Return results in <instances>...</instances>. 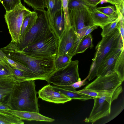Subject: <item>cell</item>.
I'll return each instance as SVG.
<instances>
[{"mask_svg":"<svg viewBox=\"0 0 124 124\" xmlns=\"http://www.w3.org/2000/svg\"><path fill=\"white\" fill-rule=\"evenodd\" d=\"M0 49L7 57L27 67L39 80L46 81L56 70L54 64L55 56L39 58L30 56L20 50L11 41Z\"/></svg>","mask_w":124,"mask_h":124,"instance_id":"6da1fadb","label":"cell"},{"mask_svg":"<svg viewBox=\"0 0 124 124\" xmlns=\"http://www.w3.org/2000/svg\"><path fill=\"white\" fill-rule=\"evenodd\" d=\"M35 87L34 80L16 83L8 103L9 109L39 113Z\"/></svg>","mask_w":124,"mask_h":124,"instance_id":"7a4b0ae2","label":"cell"},{"mask_svg":"<svg viewBox=\"0 0 124 124\" xmlns=\"http://www.w3.org/2000/svg\"><path fill=\"white\" fill-rule=\"evenodd\" d=\"M124 45L119 29L116 28L112 33L102 38L95 47L96 52L88 75L89 81L96 77L97 70L103 59L113 50Z\"/></svg>","mask_w":124,"mask_h":124,"instance_id":"3957f363","label":"cell"},{"mask_svg":"<svg viewBox=\"0 0 124 124\" xmlns=\"http://www.w3.org/2000/svg\"><path fill=\"white\" fill-rule=\"evenodd\" d=\"M33 11L37 15L34 25L21 40L17 43L14 42L21 51L27 46L39 41L52 33L47 11L44 9H34Z\"/></svg>","mask_w":124,"mask_h":124,"instance_id":"277c9868","label":"cell"},{"mask_svg":"<svg viewBox=\"0 0 124 124\" xmlns=\"http://www.w3.org/2000/svg\"><path fill=\"white\" fill-rule=\"evenodd\" d=\"M57 43L58 39L52 32L39 41L26 47L22 51L35 57L55 56L57 54Z\"/></svg>","mask_w":124,"mask_h":124,"instance_id":"5b68a950","label":"cell"},{"mask_svg":"<svg viewBox=\"0 0 124 124\" xmlns=\"http://www.w3.org/2000/svg\"><path fill=\"white\" fill-rule=\"evenodd\" d=\"M78 60L71 61L66 67L56 69L46 80L48 84L66 85L81 80L78 72Z\"/></svg>","mask_w":124,"mask_h":124,"instance_id":"8992f818","label":"cell"},{"mask_svg":"<svg viewBox=\"0 0 124 124\" xmlns=\"http://www.w3.org/2000/svg\"><path fill=\"white\" fill-rule=\"evenodd\" d=\"M32 12L22 3L13 10L6 12L4 18L11 37V41L16 43L18 42L23 20Z\"/></svg>","mask_w":124,"mask_h":124,"instance_id":"52a82bcc","label":"cell"},{"mask_svg":"<svg viewBox=\"0 0 124 124\" xmlns=\"http://www.w3.org/2000/svg\"><path fill=\"white\" fill-rule=\"evenodd\" d=\"M69 15L70 26L76 31L77 38L80 41L88 29L94 25L90 13L87 8H84L69 10Z\"/></svg>","mask_w":124,"mask_h":124,"instance_id":"ba28073f","label":"cell"},{"mask_svg":"<svg viewBox=\"0 0 124 124\" xmlns=\"http://www.w3.org/2000/svg\"><path fill=\"white\" fill-rule=\"evenodd\" d=\"M122 82L119 79L116 73L113 72L104 76L97 77L84 88L96 91L114 90L121 86Z\"/></svg>","mask_w":124,"mask_h":124,"instance_id":"9c48e42d","label":"cell"},{"mask_svg":"<svg viewBox=\"0 0 124 124\" xmlns=\"http://www.w3.org/2000/svg\"><path fill=\"white\" fill-rule=\"evenodd\" d=\"M77 38V33L73 28L71 27L64 31L58 39L56 55L65 54L70 55Z\"/></svg>","mask_w":124,"mask_h":124,"instance_id":"30bf717a","label":"cell"},{"mask_svg":"<svg viewBox=\"0 0 124 124\" xmlns=\"http://www.w3.org/2000/svg\"><path fill=\"white\" fill-rule=\"evenodd\" d=\"M93 99L94 102L92 109L89 117L84 120L86 123H93L110 113L111 104L101 98L94 97Z\"/></svg>","mask_w":124,"mask_h":124,"instance_id":"8fae6325","label":"cell"},{"mask_svg":"<svg viewBox=\"0 0 124 124\" xmlns=\"http://www.w3.org/2000/svg\"><path fill=\"white\" fill-rule=\"evenodd\" d=\"M124 49L122 45L111 51L103 59L97 70L96 77L104 76L114 71L116 61L122 51Z\"/></svg>","mask_w":124,"mask_h":124,"instance_id":"7c38bea8","label":"cell"},{"mask_svg":"<svg viewBox=\"0 0 124 124\" xmlns=\"http://www.w3.org/2000/svg\"><path fill=\"white\" fill-rule=\"evenodd\" d=\"M38 98L42 100L56 104H63L71 99L61 93L54 89L50 84L44 86L38 92Z\"/></svg>","mask_w":124,"mask_h":124,"instance_id":"4fadbf2b","label":"cell"},{"mask_svg":"<svg viewBox=\"0 0 124 124\" xmlns=\"http://www.w3.org/2000/svg\"><path fill=\"white\" fill-rule=\"evenodd\" d=\"M96 7L89 6L87 8L93 22L94 25L102 29L105 25L115 21L118 17L117 11L111 15H105L97 10Z\"/></svg>","mask_w":124,"mask_h":124,"instance_id":"5bb4252c","label":"cell"},{"mask_svg":"<svg viewBox=\"0 0 124 124\" xmlns=\"http://www.w3.org/2000/svg\"><path fill=\"white\" fill-rule=\"evenodd\" d=\"M49 21L51 31L58 39L67 29L63 8L57 13L54 17Z\"/></svg>","mask_w":124,"mask_h":124,"instance_id":"9a60e30c","label":"cell"},{"mask_svg":"<svg viewBox=\"0 0 124 124\" xmlns=\"http://www.w3.org/2000/svg\"><path fill=\"white\" fill-rule=\"evenodd\" d=\"M17 83L12 77L0 79V103L8 104L14 85Z\"/></svg>","mask_w":124,"mask_h":124,"instance_id":"2e32d148","label":"cell"},{"mask_svg":"<svg viewBox=\"0 0 124 124\" xmlns=\"http://www.w3.org/2000/svg\"><path fill=\"white\" fill-rule=\"evenodd\" d=\"M12 114L21 120L52 122L54 119L48 117L35 112L13 110L9 109L3 110Z\"/></svg>","mask_w":124,"mask_h":124,"instance_id":"e0dca14e","label":"cell"},{"mask_svg":"<svg viewBox=\"0 0 124 124\" xmlns=\"http://www.w3.org/2000/svg\"><path fill=\"white\" fill-rule=\"evenodd\" d=\"M55 91L60 92L72 99L85 101L93 99L91 97L78 92L75 89L70 85L58 86L51 85Z\"/></svg>","mask_w":124,"mask_h":124,"instance_id":"ac0fdd59","label":"cell"},{"mask_svg":"<svg viewBox=\"0 0 124 124\" xmlns=\"http://www.w3.org/2000/svg\"><path fill=\"white\" fill-rule=\"evenodd\" d=\"M37 17V13L34 11L25 17L21 28L19 40L17 43L23 38L31 28L34 24Z\"/></svg>","mask_w":124,"mask_h":124,"instance_id":"d6986e66","label":"cell"},{"mask_svg":"<svg viewBox=\"0 0 124 124\" xmlns=\"http://www.w3.org/2000/svg\"><path fill=\"white\" fill-rule=\"evenodd\" d=\"M12 68V77L17 83L29 80H39L34 76L27 72L14 68Z\"/></svg>","mask_w":124,"mask_h":124,"instance_id":"ffe728a7","label":"cell"},{"mask_svg":"<svg viewBox=\"0 0 124 124\" xmlns=\"http://www.w3.org/2000/svg\"><path fill=\"white\" fill-rule=\"evenodd\" d=\"M47 11L50 19H52L57 12L62 8V0H45Z\"/></svg>","mask_w":124,"mask_h":124,"instance_id":"44dd1931","label":"cell"},{"mask_svg":"<svg viewBox=\"0 0 124 124\" xmlns=\"http://www.w3.org/2000/svg\"><path fill=\"white\" fill-rule=\"evenodd\" d=\"M24 122L16 116L3 111H0V124H23Z\"/></svg>","mask_w":124,"mask_h":124,"instance_id":"7402d4cb","label":"cell"},{"mask_svg":"<svg viewBox=\"0 0 124 124\" xmlns=\"http://www.w3.org/2000/svg\"><path fill=\"white\" fill-rule=\"evenodd\" d=\"M123 50L116 62L114 70L117 74L119 79L121 82L124 79V53Z\"/></svg>","mask_w":124,"mask_h":124,"instance_id":"603a6c76","label":"cell"},{"mask_svg":"<svg viewBox=\"0 0 124 124\" xmlns=\"http://www.w3.org/2000/svg\"><path fill=\"white\" fill-rule=\"evenodd\" d=\"M93 46L92 36L90 33L80 40L77 47L76 54L83 53L88 48H92Z\"/></svg>","mask_w":124,"mask_h":124,"instance_id":"cb8c5ba5","label":"cell"},{"mask_svg":"<svg viewBox=\"0 0 124 124\" xmlns=\"http://www.w3.org/2000/svg\"><path fill=\"white\" fill-rule=\"evenodd\" d=\"M72 57L68 54L56 56L54 61L56 69H60L67 66L71 61Z\"/></svg>","mask_w":124,"mask_h":124,"instance_id":"d4e9b609","label":"cell"},{"mask_svg":"<svg viewBox=\"0 0 124 124\" xmlns=\"http://www.w3.org/2000/svg\"><path fill=\"white\" fill-rule=\"evenodd\" d=\"M115 6L117 12L118 17L114 22L105 25L102 28V31L101 34L102 38L112 33L116 28H117V23L119 20L121 14L117 7L116 6Z\"/></svg>","mask_w":124,"mask_h":124,"instance_id":"484cf974","label":"cell"},{"mask_svg":"<svg viewBox=\"0 0 124 124\" xmlns=\"http://www.w3.org/2000/svg\"><path fill=\"white\" fill-rule=\"evenodd\" d=\"M116 90L106 91H96L90 90L84 88L77 91L78 92L90 96L93 98H100L107 95L112 94Z\"/></svg>","mask_w":124,"mask_h":124,"instance_id":"4316f807","label":"cell"},{"mask_svg":"<svg viewBox=\"0 0 124 124\" xmlns=\"http://www.w3.org/2000/svg\"><path fill=\"white\" fill-rule=\"evenodd\" d=\"M91 6L84 0H68L69 10H76L84 8H87Z\"/></svg>","mask_w":124,"mask_h":124,"instance_id":"83f0119b","label":"cell"},{"mask_svg":"<svg viewBox=\"0 0 124 124\" xmlns=\"http://www.w3.org/2000/svg\"><path fill=\"white\" fill-rule=\"evenodd\" d=\"M12 69L8 63H0V78L12 77Z\"/></svg>","mask_w":124,"mask_h":124,"instance_id":"f1b7e54d","label":"cell"},{"mask_svg":"<svg viewBox=\"0 0 124 124\" xmlns=\"http://www.w3.org/2000/svg\"><path fill=\"white\" fill-rule=\"evenodd\" d=\"M29 7L34 9H44L46 8L45 0H23Z\"/></svg>","mask_w":124,"mask_h":124,"instance_id":"f546056e","label":"cell"},{"mask_svg":"<svg viewBox=\"0 0 124 124\" xmlns=\"http://www.w3.org/2000/svg\"><path fill=\"white\" fill-rule=\"evenodd\" d=\"M0 1L4 7L6 12L13 10L22 3L21 0H0Z\"/></svg>","mask_w":124,"mask_h":124,"instance_id":"4dcf8cb0","label":"cell"},{"mask_svg":"<svg viewBox=\"0 0 124 124\" xmlns=\"http://www.w3.org/2000/svg\"><path fill=\"white\" fill-rule=\"evenodd\" d=\"M5 58L8 63L11 67L26 71L35 76L29 69L22 64L10 59L6 56Z\"/></svg>","mask_w":124,"mask_h":124,"instance_id":"1f68e13d","label":"cell"},{"mask_svg":"<svg viewBox=\"0 0 124 124\" xmlns=\"http://www.w3.org/2000/svg\"><path fill=\"white\" fill-rule=\"evenodd\" d=\"M62 0L67 28L68 29L71 27L69 18V10L68 8V0Z\"/></svg>","mask_w":124,"mask_h":124,"instance_id":"d6a6232c","label":"cell"},{"mask_svg":"<svg viewBox=\"0 0 124 124\" xmlns=\"http://www.w3.org/2000/svg\"><path fill=\"white\" fill-rule=\"evenodd\" d=\"M96 9L101 12L108 16L113 15L116 11V7L114 6H108L104 7H96Z\"/></svg>","mask_w":124,"mask_h":124,"instance_id":"836d02e7","label":"cell"},{"mask_svg":"<svg viewBox=\"0 0 124 124\" xmlns=\"http://www.w3.org/2000/svg\"><path fill=\"white\" fill-rule=\"evenodd\" d=\"M117 28L119 31L123 43L124 44V17L122 16L121 14H120V19L117 23Z\"/></svg>","mask_w":124,"mask_h":124,"instance_id":"e575fe53","label":"cell"},{"mask_svg":"<svg viewBox=\"0 0 124 124\" xmlns=\"http://www.w3.org/2000/svg\"><path fill=\"white\" fill-rule=\"evenodd\" d=\"M88 76H87L85 79L73 83L69 85L73 88L76 89L81 87L82 86L85 84L86 80L88 79Z\"/></svg>","mask_w":124,"mask_h":124,"instance_id":"d590c367","label":"cell"},{"mask_svg":"<svg viewBox=\"0 0 124 124\" xmlns=\"http://www.w3.org/2000/svg\"><path fill=\"white\" fill-rule=\"evenodd\" d=\"M86 3L91 6L96 7L98 4L100 3L101 0H84Z\"/></svg>","mask_w":124,"mask_h":124,"instance_id":"8d00e7d4","label":"cell"},{"mask_svg":"<svg viewBox=\"0 0 124 124\" xmlns=\"http://www.w3.org/2000/svg\"><path fill=\"white\" fill-rule=\"evenodd\" d=\"M124 0H121L120 4L118 5H115L118 8L122 16L124 17Z\"/></svg>","mask_w":124,"mask_h":124,"instance_id":"74e56055","label":"cell"},{"mask_svg":"<svg viewBox=\"0 0 124 124\" xmlns=\"http://www.w3.org/2000/svg\"><path fill=\"white\" fill-rule=\"evenodd\" d=\"M6 56L5 54L0 49V62L4 63H8L5 58Z\"/></svg>","mask_w":124,"mask_h":124,"instance_id":"f35d334b","label":"cell"},{"mask_svg":"<svg viewBox=\"0 0 124 124\" xmlns=\"http://www.w3.org/2000/svg\"><path fill=\"white\" fill-rule=\"evenodd\" d=\"M97 26L95 25H93L90 26L89 28L86 31L84 37L86 36L90 33L92 31L95 29L97 28Z\"/></svg>","mask_w":124,"mask_h":124,"instance_id":"ab89813d","label":"cell"},{"mask_svg":"<svg viewBox=\"0 0 124 124\" xmlns=\"http://www.w3.org/2000/svg\"><path fill=\"white\" fill-rule=\"evenodd\" d=\"M9 109L8 104H5L0 103V111L6 110Z\"/></svg>","mask_w":124,"mask_h":124,"instance_id":"60d3db41","label":"cell"},{"mask_svg":"<svg viewBox=\"0 0 124 124\" xmlns=\"http://www.w3.org/2000/svg\"><path fill=\"white\" fill-rule=\"evenodd\" d=\"M121 0H107V2L114 5H119Z\"/></svg>","mask_w":124,"mask_h":124,"instance_id":"b9f144b4","label":"cell"},{"mask_svg":"<svg viewBox=\"0 0 124 124\" xmlns=\"http://www.w3.org/2000/svg\"><path fill=\"white\" fill-rule=\"evenodd\" d=\"M0 79H1V78H0Z\"/></svg>","mask_w":124,"mask_h":124,"instance_id":"7bdbcfd3","label":"cell"},{"mask_svg":"<svg viewBox=\"0 0 124 124\" xmlns=\"http://www.w3.org/2000/svg\"><path fill=\"white\" fill-rule=\"evenodd\" d=\"M0 63H1L0 62Z\"/></svg>","mask_w":124,"mask_h":124,"instance_id":"ee69618b","label":"cell"}]
</instances>
